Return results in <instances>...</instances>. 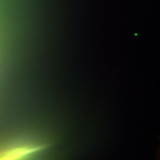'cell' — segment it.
Wrapping results in <instances>:
<instances>
[{
    "mask_svg": "<svg viewBox=\"0 0 160 160\" xmlns=\"http://www.w3.org/2000/svg\"><path fill=\"white\" fill-rule=\"evenodd\" d=\"M43 148L44 147L33 144L13 146L0 151V160H29Z\"/></svg>",
    "mask_w": 160,
    "mask_h": 160,
    "instance_id": "6da1fadb",
    "label": "cell"
}]
</instances>
